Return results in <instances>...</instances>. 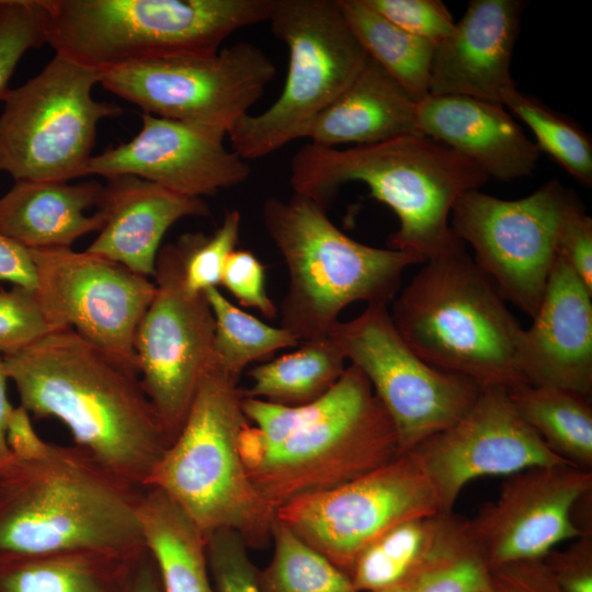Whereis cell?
Segmentation results:
<instances>
[{
	"instance_id": "7402d4cb",
	"label": "cell",
	"mask_w": 592,
	"mask_h": 592,
	"mask_svg": "<svg viewBox=\"0 0 592 592\" xmlns=\"http://www.w3.org/2000/svg\"><path fill=\"white\" fill-rule=\"evenodd\" d=\"M422 136L436 140L500 181L528 175L540 150L501 104L429 94L417 103Z\"/></svg>"
},
{
	"instance_id": "f6af8a7d",
	"label": "cell",
	"mask_w": 592,
	"mask_h": 592,
	"mask_svg": "<svg viewBox=\"0 0 592 592\" xmlns=\"http://www.w3.org/2000/svg\"><path fill=\"white\" fill-rule=\"evenodd\" d=\"M9 451L16 458H35L43 455L49 442L43 441L34 431L29 411L21 405L13 407L5 428Z\"/></svg>"
},
{
	"instance_id": "5bb4252c",
	"label": "cell",
	"mask_w": 592,
	"mask_h": 592,
	"mask_svg": "<svg viewBox=\"0 0 592 592\" xmlns=\"http://www.w3.org/2000/svg\"><path fill=\"white\" fill-rule=\"evenodd\" d=\"M441 512L419 459L405 452L348 483L288 502L276 519L348 574L358 553L386 531Z\"/></svg>"
},
{
	"instance_id": "8fae6325",
	"label": "cell",
	"mask_w": 592,
	"mask_h": 592,
	"mask_svg": "<svg viewBox=\"0 0 592 592\" xmlns=\"http://www.w3.org/2000/svg\"><path fill=\"white\" fill-rule=\"evenodd\" d=\"M275 76L258 46L238 42L212 55L149 60L102 73L100 84L144 113L224 138Z\"/></svg>"
},
{
	"instance_id": "ac0fdd59",
	"label": "cell",
	"mask_w": 592,
	"mask_h": 592,
	"mask_svg": "<svg viewBox=\"0 0 592 592\" xmlns=\"http://www.w3.org/2000/svg\"><path fill=\"white\" fill-rule=\"evenodd\" d=\"M591 489V470L570 464L536 466L508 476L498 498L468 520L490 568L542 559L558 544L582 537L571 510Z\"/></svg>"
},
{
	"instance_id": "ba28073f",
	"label": "cell",
	"mask_w": 592,
	"mask_h": 592,
	"mask_svg": "<svg viewBox=\"0 0 592 592\" xmlns=\"http://www.w3.org/2000/svg\"><path fill=\"white\" fill-rule=\"evenodd\" d=\"M273 0H46L47 44L101 73L149 60L212 55L269 20Z\"/></svg>"
},
{
	"instance_id": "5b68a950",
	"label": "cell",
	"mask_w": 592,
	"mask_h": 592,
	"mask_svg": "<svg viewBox=\"0 0 592 592\" xmlns=\"http://www.w3.org/2000/svg\"><path fill=\"white\" fill-rule=\"evenodd\" d=\"M389 311L423 361L474 380L481 389L526 384L517 366L523 328L493 281L459 241L424 263Z\"/></svg>"
},
{
	"instance_id": "ffe728a7",
	"label": "cell",
	"mask_w": 592,
	"mask_h": 592,
	"mask_svg": "<svg viewBox=\"0 0 592 592\" xmlns=\"http://www.w3.org/2000/svg\"><path fill=\"white\" fill-rule=\"evenodd\" d=\"M592 293L557 255L540 306L517 344L526 384L592 392Z\"/></svg>"
},
{
	"instance_id": "f1b7e54d",
	"label": "cell",
	"mask_w": 592,
	"mask_h": 592,
	"mask_svg": "<svg viewBox=\"0 0 592 592\" xmlns=\"http://www.w3.org/2000/svg\"><path fill=\"white\" fill-rule=\"evenodd\" d=\"M294 352L254 366L242 396L282 406H303L326 395L342 376L345 357L329 337L303 341Z\"/></svg>"
},
{
	"instance_id": "ee69618b",
	"label": "cell",
	"mask_w": 592,
	"mask_h": 592,
	"mask_svg": "<svg viewBox=\"0 0 592 592\" xmlns=\"http://www.w3.org/2000/svg\"><path fill=\"white\" fill-rule=\"evenodd\" d=\"M483 592H563L542 559L522 560L494 567Z\"/></svg>"
},
{
	"instance_id": "8d00e7d4",
	"label": "cell",
	"mask_w": 592,
	"mask_h": 592,
	"mask_svg": "<svg viewBox=\"0 0 592 592\" xmlns=\"http://www.w3.org/2000/svg\"><path fill=\"white\" fill-rule=\"evenodd\" d=\"M46 0H0V101L24 54L47 43Z\"/></svg>"
},
{
	"instance_id": "d590c367",
	"label": "cell",
	"mask_w": 592,
	"mask_h": 592,
	"mask_svg": "<svg viewBox=\"0 0 592 592\" xmlns=\"http://www.w3.org/2000/svg\"><path fill=\"white\" fill-rule=\"evenodd\" d=\"M241 215L228 210L220 226L209 236L202 232L185 234L175 243L186 288L204 293L220 284L221 273L229 254L236 250Z\"/></svg>"
},
{
	"instance_id": "bcb514c9",
	"label": "cell",
	"mask_w": 592,
	"mask_h": 592,
	"mask_svg": "<svg viewBox=\"0 0 592 592\" xmlns=\"http://www.w3.org/2000/svg\"><path fill=\"white\" fill-rule=\"evenodd\" d=\"M0 281L31 289L36 287L35 267L30 251L0 235Z\"/></svg>"
},
{
	"instance_id": "60d3db41",
	"label": "cell",
	"mask_w": 592,
	"mask_h": 592,
	"mask_svg": "<svg viewBox=\"0 0 592 592\" xmlns=\"http://www.w3.org/2000/svg\"><path fill=\"white\" fill-rule=\"evenodd\" d=\"M220 284L240 305L258 309L266 318L277 316V308L265 289V267L253 252L234 250L224 265Z\"/></svg>"
},
{
	"instance_id": "d6a6232c",
	"label": "cell",
	"mask_w": 592,
	"mask_h": 592,
	"mask_svg": "<svg viewBox=\"0 0 592 592\" xmlns=\"http://www.w3.org/2000/svg\"><path fill=\"white\" fill-rule=\"evenodd\" d=\"M273 556L258 576L261 592H358L349 576L275 520Z\"/></svg>"
},
{
	"instance_id": "30bf717a",
	"label": "cell",
	"mask_w": 592,
	"mask_h": 592,
	"mask_svg": "<svg viewBox=\"0 0 592 592\" xmlns=\"http://www.w3.org/2000/svg\"><path fill=\"white\" fill-rule=\"evenodd\" d=\"M101 77L56 54L35 77L9 89L0 114V172L15 181L86 177L98 124L122 113L92 98Z\"/></svg>"
},
{
	"instance_id": "f35d334b",
	"label": "cell",
	"mask_w": 592,
	"mask_h": 592,
	"mask_svg": "<svg viewBox=\"0 0 592 592\" xmlns=\"http://www.w3.org/2000/svg\"><path fill=\"white\" fill-rule=\"evenodd\" d=\"M206 559L215 592H261L259 569L248 546L234 531L223 530L206 538Z\"/></svg>"
},
{
	"instance_id": "9c48e42d",
	"label": "cell",
	"mask_w": 592,
	"mask_h": 592,
	"mask_svg": "<svg viewBox=\"0 0 592 592\" xmlns=\"http://www.w3.org/2000/svg\"><path fill=\"white\" fill-rule=\"evenodd\" d=\"M267 21L288 49V70L276 101L258 115H243L227 134L232 151L246 161L306 138L368 59L338 0H273Z\"/></svg>"
},
{
	"instance_id": "7bdbcfd3",
	"label": "cell",
	"mask_w": 592,
	"mask_h": 592,
	"mask_svg": "<svg viewBox=\"0 0 592 592\" xmlns=\"http://www.w3.org/2000/svg\"><path fill=\"white\" fill-rule=\"evenodd\" d=\"M558 255L592 293V219L579 203L562 224L558 239Z\"/></svg>"
},
{
	"instance_id": "3957f363",
	"label": "cell",
	"mask_w": 592,
	"mask_h": 592,
	"mask_svg": "<svg viewBox=\"0 0 592 592\" xmlns=\"http://www.w3.org/2000/svg\"><path fill=\"white\" fill-rule=\"evenodd\" d=\"M489 179L468 158L425 136H406L348 149L309 143L291 162V185L325 209L341 185L365 183L371 196L398 217L389 249L418 257L423 263L459 241L448 218L457 198Z\"/></svg>"
},
{
	"instance_id": "74e56055",
	"label": "cell",
	"mask_w": 592,
	"mask_h": 592,
	"mask_svg": "<svg viewBox=\"0 0 592 592\" xmlns=\"http://www.w3.org/2000/svg\"><path fill=\"white\" fill-rule=\"evenodd\" d=\"M57 330L35 289L13 285L0 291L1 356L15 354Z\"/></svg>"
},
{
	"instance_id": "603a6c76",
	"label": "cell",
	"mask_w": 592,
	"mask_h": 592,
	"mask_svg": "<svg viewBox=\"0 0 592 592\" xmlns=\"http://www.w3.org/2000/svg\"><path fill=\"white\" fill-rule=\"evenodd\" d=\"M99 209L105 223L87 251L146 277L153 276L161 240L174 223L210 215L202 198L132 175L107 179Z\"/></svg>"
},
{
	"instance_id": "d4e9b609",
	"label": "cell",
	"mask_w": 592,
	"mask_h": 592,
	"mask_svg": "<svg viewBox=\"0 0 592 592\" xmlns=\"http://www.w3.org/2000/svg\"><path fill=\"white\" fill-rule=\"evenodd\" d=\"M422 136L417 102L374 60L367 59L352 83L312 122L306 138L333 147L372 145Z\"/></svg>"
},
{
	"instance_id": "4dcf8cb0",
	"label": "cell",
	"mask_w": 592,
	"mask_h": 592,
	"mask_svg": "<svg viewBox=\"0 0 592 592\" xmlns=\"http://www.w3.org/2000/svg\"><path fill=\"white\" fill-rule=\"evenodd\" d=\"M522 419L556 455L573 466L592 467V407L587 396L521 384L508 389Z\"/></svg>"
},
{
	"instance_id": "277c9868",
	"label": "cell",
	"mask_w": 592,
	"mask_h": 592,
	"mask_svg": "<svg viewBox=\"0 0 592 592\" xmlns=\"http://www.w3.org/2000/svg\"><path fill=\"white\" fill-rule=\"evenodd\" d=\"M273 426L281 441L259 445L239 433L238 444L249 478L275 511L348 483L401 454L390 417L351 364L321 398L280 406Z\"/></svg>"
},
{
	"instance_id": "c3c4849f",
	"label": "cell",
	"mask_w": 592,
	"mask_h": 592,
	"mask_svg": "<svg viewBox=\"0 0 592 592\" xmlns=\"http://www.w3.org/2000/svg\"><path fill=\"white\" fill-rule=\"evenodd\" d=\"M9 380L4 367L3 356L0 355V467L8 463L12 455L5 440V428L12 406L7 395V382Z\"/></svg>"
},
{
	"instance_id": "ab89813d",
	"label": "cell",
	"mask_w": 592,
	"mask_h": 592,
	"mask_svg": "<svg viewBox=\"0 0 592 592\" xmlns=\"http://www.w3.org/2000/svg\"><path fill=\"white\" fill-rule=\"evenodd\" d=\"M395 25L418 37L440 43L451 35L455 22L441 0H365Z\"/></svg>"
},
{
	"instance_id": "4fadbf2b",
	"label": "cell",
	"mask_w": 592,
	"mask_h": 592,
	"mask_svg": "<svg viewBox=\"0 0 592 592\" xmlns=\"http://www.w3.org/2000/svg\"><path fill=\"white\" fill-rule=\"evenodd\" d=\"M328 335L369 382L390 417L400 453L457 422L481 388L470 378L423 361L396 329L388 306L368 305Z\"/></svg>"
},
{
	"instance_id": "7c38bea8",
	"label": "cell",
	"mask_w": 592,
	"mask_h": 592,
	"mask_svg": "<svg viewBox=\"0 0 592 592\" xmlns=\"http://www.w3.org/2000/svg\"><path fill=\"white\" fill-rule=\"evenodd\" d=\"M578 203L557 180L514 201L471 190L453 205L451 228L470 244L474 261L503 299L533 318L558 255L562 224Z\"/></svg>"
},
{
	"instance_id": "1f68e13d",
	"label": "cell",
	"mask_w": 592,
	"mask_h": 592,
	"mask_svg": "<svg viewBox=\"0 0 592 592\" xmlns=\"http://www.w3.org/2000/svg\"><path fill=\"white\" fill-rule=\"evenodd\" d=\"M215 319L213 361L239 378L252 362L300 341L282 327L270 326L231 304L217 287L204 292Z\"/></svg>"
},
{
	"instance_id": "7a4b0ae2",
	"label": "cell",
	"mask_w": 592,
	"mask_h": 592,
	"mask_svg": "<svg viewBox=\"0 0 592 592\" xmlns=\"http://www.w3.org/2000/svg\"><path fill=\"white\" fill-rule=\"evenodd\" d=\"M143 491L76 444L12 456L0 467V562L82 550L139 555Z\"/></svg>"
},
{
	"instance_id": "e575fe53",
	"label": "cell",
	"mask_w": 592,
	"mask_h": 592,
	"mask_svg": "<svg viewBox=\"0 0 592 592\" xmlns=\"http://www.w3.org/2000/svg\"><path fill=\"white\" fill-rule=\"evenodd\" d=\"M501 103L528 126L540 151L549 155L578 182L591 186L592 141L576 122L515 86L503 92Z\"/></svg>"
},
{
	"instance_id": "cb8c5ba5",
	"label": "cell",
	"mask_w": 592,
	"mask_h": 592,
	"mask_svg": "<svg viewBox=\"0 0 592 592\" xmlns=\"http://www.w3.org/2000/svg\"><path fill=\"white\" fill-rule=\"evenodd\" d=\"M104 186L98 182L15 181L0 197V235L27 250L71 248L80 237L100 231Z\"/></svg>"
},
{
	"instance_id": "8992f818",
	"label": "cell",
	"mask_w": 592,
	"mask_h": 592,
	"mask_svg": "<svg viewBox=\"0 0 592 592\" xmlns=\"http://www.w3.org/2000/svg\"><path fill=\"white\" fill-rule=\"evenodd\" d=\"M238 379L213 361L145 488L162 491L205 538L229 530L248 548H263L271 542L276 511L249 478L239 451L248 420Z\"/></svg>"
},
{
	"instance_id": "d6986e66",
	"label": "cell",
	"mask_w": 592,
	"mask_h": 592,
	"mask_svg": "<svg viewBox=\"0 0 592 592\" xmlns=\"http://www.w3.org/2000/svg\"><path fill=\"white\" fill-rule=\"evenodd\" d=\"M129 141L92 156L84 175H132L198 197L244 182L251 169L223 139L179 121L144 113Z\"/></svg>"
},
{
	"instance_id": "681fc988",
	"label": "cell",
	"mask_w": 592,
	"mask_h": 592,
	"mask_svg": "<svg viewBox=\"0 0 592 592\" xmlns=\"http://www.w3.org/2000/svg\"><path fill=\"white\" fill-rule=\"evenodd\" d=\"M571 520L581 536H592V489L577 499L571 510Z\"/></svg>"
},
{
	"instance_id": "f546056e",
	"label": "cell",
	"mask_w": 592,
	"mask_h": 592,
	"mask_svg": "<svg viewBox=\"0 0 592 592\" xmlns=\"http://www.w3.org/2000/svg\"><path fill=\"white\" fill-rule=\"evenodd\" d=\"M338 3L366 56L379 65L414 102L429 95L436 44L395 25L365 0H338Z\"/></svg>"
},
{
	"instance_id": "836d02e7",
	"label": "cell",
	"mask_w": 592,
	"mask_h": 592,
	"mask_svg": "<svg viewBox=\"0 0 592 592\" xmlns=\"http://www.w3.org/2000/svg\"><path fill=\"white\" fill-rule=\"evenodd\" d=\"M441 513L403 521L365 546L348 572L354 588L374 592L406 576L429 549Z\"/></svg>"
},
{
	"instance_id": "b9f144b4",
	"label": "cell",
	"mask_w": 592,
	"mask_h": 592,
	"mask_svg": "<svg viewBox=\"0 0 592 592\" xmlns=\"http://www.w3.org/2000/svg\"><path fill=\"white\" fill-rule=\"evenodd\" d=\"M542 560L563 592H592V536L578 537L565 549L550 550Z\"/></svg>"
},
{
	"instance_id": "2e32d148",
	"label": "cell",
	"mask_w": 592,
	"mask_h": 592,
	"mask_svg": "<svg viewBox=\"0 0 592 592\" xmlns=\"http://www.w3.org/2000/svg\"><path fill=\"white\" fill-rule=\"evenodd\" d=\"M29 251L35 292L52 322L136 366L134 339L155 282L87 250Z\"/></svg>"
},
{
	"instance_id": "52a82bcc",
	"label": "cell",
	"mask_w": 592,
	"mask_h": 592,
	"mask_svg": "<svg viewBox=\"0 0 592 592\" xmlns=\"http://www.w3.org/2000/svg\"><path fill=\"white\" fill-rule=\"evenodd\" d=\"M262 218L288 270L281 327L301 342L328 335L341 311L355 301L388 306L405 270L423 263L415 255L350 238L327 209L296 193L287 201L269 197Z\"/></svg>"
},
{
	"instance_id": "44dd1931",
	"label": "cell",
	"mask_w": 592,
	"mask_h": 592,
	"mask_svg": "<svg viewBox=\"0 0 592 592\" xmlns=\"http://www.w3.org/2000/svg\"><path fill=\"white\" fill-rule=\"evenodd\" d=\"M526 7L521 0H471L449 36L436 44L429 94L501 104L515 86L510 67Z\"/></svg>"
},
{
	"instance_id": "484cf974",
	"label": "cell",
	"mask_w": 592,
	"mask_h": 592,
	"mask_svg": "<svg viewBox=\"0 0 592 592\" xmlns=\"http://www.w3.org/2000/svg\"><path fill=\"white\" fill-rule=\"evenodd\" d=\"M139 519L163 592H215L207 566L206 539L170 498L159 489L145 488Z\"/></svg>"
},
{
	"instance_id": "83f0119b",
	"label": "cell",
	"mask_w": 592,
	"mask_h": 592,
	"mask_svg": "<svg viewBox=\"0 0 592 592\" xmlns=\"http://www.w3.org/2000/svg\"><path fill=\"white\" fill-rule=\"evenodd\" d=\"M490 571L468 519L442 512L420 561L400 580L374 592H483Z\"/></svg>"
},
{
	"instance_id": "7dc6e473",
	"label": "cell",
	"mask_w": 592,
	"mask_h": 592,
	"mask_svg": "<svg viewBox=\"0 0 592 592\" xmlns=\"http://www.w3.org/2000/svg\"><path fill=\"white\" fill-rule=\"evenodd\" d=\"M128 592H163L157 563L147 547L135 563Z\"/></svg>"
},
{
	"instance_id": "9a60e30c",
	"label": "cell",
	"mask_w": 592,
	"mask_h": 592,
	"mask_svg": "<svg viewBox=\"0 0 592 592\" xmlns=\"http://www.w3.org/2000/svg\"><path fill=\"white\" fill-rule=\"evenodd\" d=\"M153 277L134 352L143 388L173 441L213 363L215 319L205 293L186 288L175 244L159 250Z\"/></svg>"
},
{
	"instance_id": "6da1fadb",
	"label": "cell",
	"mask_w": 592,
	"mask_h": 592,
	"mask_svg": "<svg viewBox=\"0 0 592 592\" xmlns=\"http://www.w3.org/2000/svg\"><path fill=\"white\" fill-rule=\"evenodd\" d=\"M3 361L29 413L59 420L76 445L101 465L137 487L147 486L172 439L134 364L70 328Z\"/></svg>"
},
{
	"instance_id": "4316f807",
	"label": "cell",
	"mask_w": 592,
	"mask_h": 592,
	"mask_svg": "<svg viewBox=\"0 0 592 592\" xmlns=\"http://www.w3.org/2000/svg\"><path fill=\"white\" fill-rule=\"evenodd\" d=\"M143 553L82 550L2 561L0 592H128Z\"/></svg>"
},
{
	"instance_id": "e0dca14e",
	"label": "cell",
	"mask_w": 592,
	"mask_h": 592,
	"mask_svg": "<svg viewBox=\"0 0 592 592\" xmlns=\"http://www.w3.org/2000/svg\"><path fill=\"white\" fill-rule=\"evenodd\" d=\"M409 452L430 478L442 512H453L463 488L476 478L570 464L550 451L522 419L508 388L501 386L482 388L457 422Z\"/></svg>"
}]
</instances>
